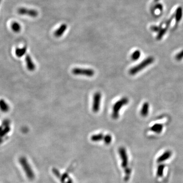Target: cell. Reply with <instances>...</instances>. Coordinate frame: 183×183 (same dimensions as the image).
<instances>
[{
    "instance_id": "7c38bea8",
    "label": "cell",
    "mask_w": 183,
    "mask_h": 183,
    "mask_svg": "<svg viewBox=\"0 0 183 183\" xmlns=\"http://www.w3.org/2000/svg\"><path fill=\"white\" fill-rule=\"evenodd\" d=\"M10 110V106L5 100L0 99V110L3 112H7Z\"/></svg>"
},
{
    "instance_id": "277c9868",
    "label": "cell",
    "mask_w": 183,
    "mask_h": 183,
    "mask_svg": "<svg viewBox=\"0 0 183 183\" xmlns=\"http://www.w3.org/2000/svg\"><path fill=\"white\" fill-rule=\"evenodd\" d=\"M10 121L9 119H5L0 126V145L2 144L4 140V138L11 130Z\"/></svg>"
},
{
    "instance_id": "3957f363",
    "label": "cell",
    "mask_w": 183,
    "mask_h": 183,
    "mask_svg": "<svg viewBox=\"0 0 183 183\" xmlns=\"http://www.w3.org/2000/svg\"><path fill=\"white\" fill-rule=\"evenodd\" d=\"M129 103V99L127 97L122 98L117 101L113 106L112 117L115 119H117L119 117V112L121 108Z\"/></svg>"
},
{
    "instance_id": "8992f818",
    "label": "cell",
    "mask_w": 183,
    "mask_h": 183,
    "mask_svg": "<svg viewBox=\"0 0 183 183\" xmlns=\"http://www.w3.org/2000/svg\"><path fill=\"white\" fill-rule=\"evenodd\" d=\"M101 99V94L99 92L95 93L93 96V102L92 106V110L94 112H97L99 110Z\"/></svg>"
},
{
    "instance_id": "e0dca14e",
    "label": "cell",
    "mask_w": 183,
    "mask_h": 183,
    "mask_svg": "<svg viewBox=\"0 0 183 183\" xmlns=\"http://www.w3.org/2000/svg\"><path fill=\"white\" fill-rule=\"evenodd\" d=\"M165 169V165L164 164H160L157 167V176L158 177H163L164 170Z\"/></svg>"
},
{
    "instance_id": "5b68a950",
    "label": "cell",
    "mask_w": 183,
    "mask_h": 183,
    "mask_svg": "<svg viewBox=\"0 0 183 183\" xmlns=\"http://www.w3.org/2000/svg\"><path fill=\"white\" fill-rule=\"evenodd\" d=\"M72 72L76 75H85L89 77H92L95 74V71L92 69L75 68L72 69Z\"/></svg>"
},
{
    "instance_id": "484cf974",
    "label": "cell",
    "mask_w": 183,
    "mask_h": 183,
    "mask_svg": "<svg viewBox=\"0 0 183 183\" xmlns=\"http://www.w3.org/2000/svg\"><path fill=\"white\" fill-rule=\"evenodd\" d=\"M158 1H159V0H155V2H157Z\"/></svg>"
},
{
    "instance_id": "ac0fdd59",
    "label": "cell",
    "mask_w": 183,
    "mask_h": 183,
    "mask_svg": "<svg viewBox=\"0 0 183 183\" xmlns=\"http://www.w3.org/2000/svg\"><path fill=\"white\" fill-rule=\"evenodd\" d=\"M11 29L13 30V31H14L15 33H18L21 30V26L20 24H18V22H13L12 23L11 25Z\"/></svg>"
},
{
    "instance_id": "7a4b0ae2",
    "label": "cell",
    "mask_w": 183,
    "mask_h": 183,
    "mask_svg": "<svg viewBox=\"0 0 183 183\" xmlns=\"http://www.w3.org/2000/svg\"><path fill=\"white\" fill-rule=\"evenodd\" d=\"M154 62V58L153 57H149L148 58L145 59L143 60L142 62H141L140 64H138L136 66H134L133 68L130 69L129 70V74L132 75H135L137 73H138L141 70L147 67L150 64H152Z\"/></svg>"
},
{
    "instance_id": "d4e9b609",
    "label": "cell",
    "mask_w": 183,
    "mask_h": 183,
    "mask_svg": "<svg viewBox=\"0 0 183 183\" xmlns=\"http://www.w3.org/2000/svg\"><path fill=\"white\" fill-rule=\"evenodd\" d=\"M163 5L161 4H157L154 7V8H155L156 9H158L160 11H162L163 10Z\"/></svg>"
},
{
    "instance_id": "d6986e66",
    "label": "cell",
    "mask_w": 183,
    "mask_h": 183,
    "mask_svg": "<svg viewBox=\"0 0 183 183\" xmlns=\"http://www.w3.org/2000/svg\"><path fill=\"white\" fill-rule=\"evenodd\" d=\"M167 29H168V27H166V28L160 29L159 31L158 32V34L157 36V40H160L162 38L163 36L166 34V33L167 32Z\"/></svg>"
},
{
    "instance_id": "9a60e30c",
    "label": "cell",
    "mask_w": 183,
    "mask_h": 183,
    "mask_svg": "<svg viewBox=\"0 0 183 183\" xmlns=\"http://www.w3.org/2000/svg\"><path fill=\"white\" fill-rule=\"evenodd\" d=\"M163 129V125L161 124H155L151 128V130L156 133H160L162 131Z\"/></svg>"
},
{
    "instance_id": "5bb4252c",
    "label": "cell",
    "mask_w": 183,
    "mask_h": 183,
    "mask_svg": "<svg viewBox=\"0 0 183 183\" xmlns=\"http://www.w3.org/2000/svg\"><path fill=\"white\" fill-rule=\"evenodd\" d=\"M149 112V104L147 102H145L142 106L140 114L142 117H145L148 115Z\"/></svg>"
},
{
    "instance_id": "52a82bcc",
    "label": "cell",
    "mask_w": 183,
    "mask_h": 183,
    "mask_svg": "<svg viewBox=\"0 0 183 183\" xmlns=\"http://www.w3.org/2000/svg\"><path fill=\"white\" fill-rule=\"evenodd\" d=\"M17 12L20 15H26L32 17H36L38 16V13L34 9H29L26 8H20L18 9Z\"/></svg>"
},
{
    "instance_id": "30bf717a",
    "label": "cell",
    "mask_w": 183,
    "mask_h": 183,
    "mask_svg": "<svg viewBox=\"0 0 183 183\" xmlns=\"http://www.w3.org/2000/svg\"><path fill=\"white\" fill-rule=\"evenodd\" d=\"M171 155H172V153L171 151H165L158 158V163H161L163 162H165V161L169 159V158L171 157Z\"/></svg>"
},
{
    "instance_id": "44dd1931",
    "label": "cell",
    "mask_w": 183,
    "mask_h": 183,
    "mask_svg": "<svg viewBox=\"0 0 183 183\" xmlns=\"http://www.w3.org/2000/svg\"><path fill=\"white\" fill-rule=\"evenodd\" d=\"M141 55V52L139 50H136L135 52H133V54H132L131 59L133 61H136V60L139 59Z\"/></svg>"
},
{
    "instance_id": "cb8c5ba5",
    "label": "cell",
    "mask_w": 183,
    "mask_h": 183,
    "mask_svg": "<svg viewBox=\"0 0 183 183\" xmlns=\"http://www.w3.org/2000/svg\"><path fill=\"white\" fill-rule=\"evenodd\" d=\"M151 29L154 32H159L160 30V27L155 26H152Z\"/></svg>"
},
{
    "instance_id": "2e32d148",
    "label": "cell",
    "mask_w": 183,
    "mask_h": 183,
    "mask_svg": "<svg viewBox=\"0 0 183 183\" xmlns=\"http://www.w3.org/2000/svg\"><path fill=\"white\" fill-rule=\"evenodd\" d=\"M183 16V9L181 7H179L175 11V19L177 22H179Z\"/></svg>"
},
{
    "instance_id": "ffe728a7",
    "label": "cell",
    "mask_w": 183,
    "mask_h": 183,
    "mask_svg": "<svg viewBox=\"0 0 183 183\" xmlns=\"http://www.w3.org/2000/svg\"><path fill=\"white\" fill-rule=\"evenodd\" d=\"M104 138L103 134L102 133L98 134L96 135H94L91 137V140L93 141H100L102 139Z\"/></svg>"
},
{
    "instance_id": "603a6c76",
    "label": "cell",
    "mask_w": 183,
    "mask_h": 183,
    "mask_svg": "<svg viewBox=\"0 0 183 183\" xmlns=\"http://www.w3.org/2000/svg\"><path fill=\"white\" fill-rule=\"evenodd\" d=\"M175 59L177 61H180L183 59V50L175 56Z\"/></svg>"
},
{
    "instance_id": "ba28073f",
    "label": "cell",
    "mask_w": 183,
    "mask_h": 183,
    "mask_svg": "<svg viewBox=\"0 0 183 183\" xmlns=\"http://www.w3.org/2000/svg\"><path fill=\"white\" fill-rule=\"evenodd\" d=\"M119 155L120 157L121 158L122 162V166L123 167H126L128 165V156L127 154V152L126 151V149L123 148L121 147L119 149Z\"/></svg>"
},
{
    "instance_id": "6da1fadb",
    "label": "cell",
    "mask_w": 183,
    "mask_h": 183,
    "mask_svg": "<svg viewBox=\"0 0 183 183\" xmlns=\"http://www.w3.org/2000/svg\"><path fill=\"white\" fill-rule=\"evenodd\" d=\"M18 161L26 173V176L30 180H33L35 177V175L27 159L24 156H22L19 158Z\"/></svg>"
},
{
    "instance_id": "7402d4cb",
    "label": "cell",
    "mask_w": 183,
    "mask_h": 183,
    "mask_svg": "<svg viewBox=\"0 0 183 183\" xmlns=\"http://www.w3.org/2000/svg\"><path fill=\"white\" fill-rule=\"evenodd\" d=\"M104 142L106 145H108V144H110V142H111V141L112 140V136H110V135H109V134H108V135H106V136H105L104 137Z\"/></svg>"
},
{
    "instance_id": "8fae6325",
    "label": "cell",
    "mask_w": 183,
    "mask_h": 183,
    "mask_svg": "<svg viewBox=\"0 0 183 183\" xmlns=\"http://www.w3.org/2000/svg\"><path fill=\"white\" fill-rule=\"evenodd\" d=\"M67 28V26L66 24H62L54 32V36H56V37H60L63 35L64 32L66 31Z\"/></svg>"
},
{
    "instance_id": "4fadbf2b",
    "label": "cell",
    "mask_w": 183,
    "mask_h": 183,
    "mask_svg": "<svg viewBox=\"0 0 183 183\" xmlns=\"http://www.w3.org/2000/svg\"><path fill=\"white\" fill-rule=\"evenodd\" d=\"M27 50V49L26 46H24L22 48H16L15 50V53L18 58H22L26 54Z\"/></svg>"
},
{
    "instance_id": "9c48e42d",
    "label": "cell",
    "mask_w": 183,
    "mask_h": 183,
    "mask_svg": "<svg viewBox=\"0 0 183 183\" xmlns=\"http://www.w3.org/2000/svg\"><path fill=\"white\" fill-rule=\"evenodd\" d=\"M26 63L28 70H29L30 71H34L36 69V66L29 54H27L26 56Z\"/></svg>"
},
{
    "instance_id": "4316f807",
    "label": "cell",
    "mask_w": 183,
    "mask_h": 183,
    "mask_svg": "<svg viewBox=\"0 0 183 183\" xmlns=\"http://www.w3.org/2000/svg\"><path fill=\"white\" fill-rule=\"evenodd\" d=\"M2 1V0H0V3H1V2Z\"/></svg>"
}]
</instances>
